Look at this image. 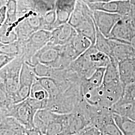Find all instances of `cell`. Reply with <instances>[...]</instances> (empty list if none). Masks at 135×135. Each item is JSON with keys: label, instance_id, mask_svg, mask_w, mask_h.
I'll return each mask as SVG.
<instances>
[{"label": "cell", "instance_id": "1", "mask_svg": "<svg viewBox=\"0 0 135 135\" xmlns=\"http://www.w3.org/2000/svg\"><path fill=\"white\" fill-rule=\"evenodd\" d=\"M24 62L23 57L19 56L0 71V90L4 91L14 104L19 86L21 71Z\"/></svg>", "mask_w": 135, "mask_h": 135}, {"label": "cell", "instance_id": "2", "mask_svg": "<svg viewBox=\"0 0 135 135\" xmlns=\"http://www.w3.org/2000/svg\"><path fill=\"white\" fill-rule=\"evenodd\" d=\"M66 117V114L56 113L46 109L38 113L36 122L45 135H63Z\"/></svg>", "mask_w": 135, "mask_h": 135}, {"label": "cell", "instance_id": "3", "mask_svg": "<svg viewBox=\"0 0 135 135\" xmlns=\"http://www.w3.org/2000/svg\"><path fill=\"white\" fill-rule=\"evenodd\" d=\"M37 111L30 105L27 99L14 104L10 108L4 117H13L26 129L35 127L34 118Z\"/></svg>", "mask_w": 135, "mask_h": 135}, {"label": "cell", "instance_id": "4", "mask_svg": "<svg viewBox=\"0 0 135 135\" xmlns=\"http://www.w3.org/2000/svg\"><path fill=\"white\" fill-rule=\"evenodd\" d=\"M135 35V24L131 15L122 17L111 31L108 39L130 44L131 40Z\"/></svg>", "mask_w": 135, "mask_h": 135}, {"label": "cell", "instance_id": "5", "mask_svg": "<svg viewBox=\"0 0 135 135\" xmlns=\"http://www.w3.org/2000/svg\"><path fill=\"white\" fill-rule=\"evenodd\" d=\"M36 76L32 69L24 62L21 69L19 86L15 97V104L24 101L29 98L32 86Z\"/></svg>", "mask_w": 135, "mask_h": 135}, {"label": "cell", "instance_id": "6", "mask_svg": "<svg viewBox=\"0 0 135 135\" xmlns=\"http://www.w3.org/2000/svg\"><path fill=\"white\" fill-rule=\"evenodd\" d=\"M88 6L92 11H101L120 15L122 17L131 15L133 8L129 0L89 3Z\"/></svg>", "mask_w": 135, "mask_h": 135}, {"label": "cell", "instance_id": "7", "mask_svg": "<svg viewBox=\"0 0 135 135\" xmlns=\"http://www.w3.org/2000/svg\"><path fill=\"white\" fill-rule=\"evenodd\" d=\"M92 16L95 24L102 33L108 38L112 30L122 16L117 14L101 11H92Z\"/></svg>", "mask_w": 135, "mask_h": 135}, {"label": "cell", "instance_id": "8", "mask_svg": "<svg viewBox=\"0 0 135 135\" xmlns=\"http://www.w3.org/2000/svg\"><path fill=\"white\" fill-rule=\"evenodd\" d=\"M112 53L110 59L118 64L130 58L135 57V51L130 44L110 40Z\"/></svg>", "mask_w": 135, "mask_h": 135}, {"label": "cell", "instance_id": "9", "mask_svg": "<svg viewBox=\"0 0 135 135\" xmlns=\"http://www.w3.org/2000/svg\"><path fill=\"white\" fill-rule=\"evenodd\" d=\"M121 83L125 88L135 82V57L130 58L118 64Z\"/></svg>", "mask_w": 135, "mask_h": 135}, {"label": "cell", "instance_id": "10", "mask_svg": "<svg viewBox=\"0 0 135 135\" xmlns=\"http://www.w3.org/2000/svg\"><path fill=\"white\" fill-rule=\"evenodd\" d=\"M0 135H24L26 128L13 117L1 118Z\"/></svg>", "mask_w": 135, "mask_h": 135}, {"label": "cell", "instance_id": "11", "mask_svg": "<svg viewBox=\"0 0 135 135\" xmlns=\"http://www.w3.org/2000/svg\"><path fill=\"white\" fill-rule=\"evenodd\" d=\"M78 58L85 53L92 45L89 39L79 34L75 36L70 42Z\"/></svg>", "mask_w": 135, "mask_h": 135}, {"label": "cell", "instance_id": "12", "mask_svg": "<svg viewBox=\"0 0 135 135\" xmlns=\"http://www.w3.org/2000/svg\"><path fill=\"white\" fill-rule=\"evenodd\" d=\"M114 119L123 135H135V121L113 114Z\"/></svg>", "mask_w": 135, "mask_h": 135}, {"label": "cell", "instance_id": "13", "mask_svg": "<svg viewBox=\"0 0 135 135\" xmlns=\"http://www.w3.org/2000/svg\"><path fill=\"white\" fill-rule=\"evenodd\" d=\"M95 27L96 29V38L94 46L98 51L106 54L110 58L112 53L110 40L102 34L96 25Z\"/></svg>", "mask_w": 135, "mask_h": 135}, {"label": "cell", "instance_id": "14", "mask_svg": "<svg viewBox=\"0 0 135 135\" xmlns=\"http://www.w3.org/2000/svg\"><path fill=\"white\" fill-rule=\"evenodd\" d=\"M29 97L39 101L44 102L48 105L49 99V94L40 84L37 78L32 87Z\"/></svg>", "mask_w": 135, "mask_h": 135}, {"label": "cell", "instance_id": "15", "mask_svg": "<svg viewBox=\"0 0 135 135\" xmlns=\"http://www.w3.org/2000/svg\"><path fill=\"white\" fill-rule=\"evenodd\" d=\"M105 70L106 68H98L90 77L82 80V82L93 88L101 87L103 83Z\"/></svg>", "mask_w": 135, "mask_h": 135}, {"label": "cell", "instance_id": "16", "mask_svg": "<svg viewBox=\"0 0 135 135\" xmlns=\"http://www.w3.org/2000/svg\"><path fill=\"white\" fill-rule=\"evenodd\" d=\"M135 106V105L124 101L120 99L110 109L114 114L128 117Z\"/></svg>", "mask_w": 135, "mask_h": 135}, {"label": "cell", "instance_id": "17", "mask_svg": "<svg viewBox=\"0 0 135 135\" xmlns=\"http://www.w3.org/2000/svg\"><path fill=\"white\" fill-rule=\"evenodd\" d=\"M121 99L124 101L135 105V82L126 87Z\"/></svg>", "mask_w": 135, "mask_h": 135}, {"label": "cell", "instance_id": "18", "mask_svg": "<svg viewBox=\"0 0 135 135\" xmlns=\"http://www.w3.org/2000/svg\"><path fill=\"white\" fill-rule=\"evenodd\" d=\"M16 57L14 56H11L9 55L6 54L5 53H1L0 56V69H2L10 63H11L12 61H13Z\"/></svg>", "mask_w": 135, "mask_h": 135}, {"label": "cell", "instance_id": "19", "mask_svg": "<svg viewBox=\"0 0 135 135\" xmlns=\"http://www.w3.org/2000/svg\"><path fill=\"white\" fill-rule=\"evenodd\" d=\"M77 135H103L101 132L93 126H88Z\"/></svg>", "mask_w": 135, "mask_h": 135}, {"label": "cell", "instance_id": "20", "mask_svg": "<svg viewBox=\"0 0 135 135\" xmlns=\"http://www.w3.org/2000/svg\"><path fill=\"white\" fill-rule=\"evenodd\" d=\"M24 135H45L43 133L38 129V128H36L35 127L34 128L31 129H26L25 131Z\"/></svg>", "mask_w": 135, "mask_h": 135}, {"label": "cell", "instance_id": "21", "mask_svg": "<svg viewBox=\"0 0 135 135\" xmlns=\"http://www.w3.org/2000/svg\"><path fill=\"white\" fill-rule=\"evenodd\" d=\"M6 15V8L3 7L1 10V23H3L5 21Z\"/></svg>", "mask_w": 135, "mask_h": 135}, {"label": "cell", "instance_id": "22", "mask_svg": "<svg viewBox=\"0 0 135 135\" xmlns=\"http://www.w3.org/2000/svg\"><path fill=\"white\" fill-rule=\"evenodd\" d=\"M128 118H130L131 120L135 121V106L134 107L133 110L131 111L130 114L128 116Z\"/></svg>", "mask_w": 135, "mask_h": 135}, {"label": "cell", "instance_id": "23", "mask_svg": "<svg viewBox=\"0 0 135 135\" xmlns=\"http://www.w3.org/2000/svg\"><path fill=\"white\" fill-rule=\"evenodd\" d=\"M130 44L135 51V35L132 38V39H131Z\"/></svg>", "mask_w": 135, "mask_h": 135}, {"label": "cell", "instance_id": "24", "mask_svg": "<svg viewBox=\"0 0 135 135\" xmlns=\"http://www.w3.org/2000/svg\"><path fill=\"white\" fill-rule=\"evenodd\" d=\"M131 16H132V19L133 20V22L135 24V6H133L132 11V13H131Z\"/></svg>", "mask_w": 135, "mask_h": 135}, {"label": "cell", "instance_id": "25", "mask_svg": "<svg viewBox=\"0 0 135 135\" xmlns=\"http://www.w3.org/2000/svg\"><path fill=\"white\" fill-rule=\"evenodd\" d=\"M130 2L131 5L133 6H135V0H129Z\"/></svg>", "mask_w": 135, "mask_h": 135}, {"label": "cell", "instance_id": "26", "mask_svg": "<svg viewBox=\"0 0 135 135\" xmlns=\"http://www.w3.org/2000/svg\"></svg>", "mask_w": 135, "mask_h": 135}]
</instances>
